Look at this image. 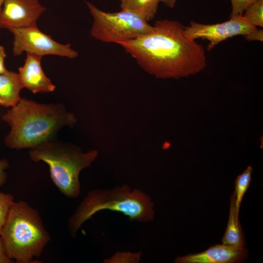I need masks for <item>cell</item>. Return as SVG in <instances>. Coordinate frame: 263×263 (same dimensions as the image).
<instances>
[{
  "label": "cell",
  "instance_id": "20",
  "mask_svg": "<svg viewBox=\"0 0 263 263\" xmlns=\"http://www.w3.org/2000/svg\"><path fill=\"white\" fill-rule=\"evenodd\" d=\"M244 38L248 41H263V30L257 28L251 32Z\"/></svg>",
  "mask_w": 263,
  "mask_h": 263
},
{
  "label": "cell",
  "instance_id": "16",
  "mask_svg": "<svg viewBox=\"0 0 263 263\" xmlns=\"http://www.w3.org/2000/svg\"><path fill=\"white\" fill-rule=\"evenodd\" d=\"M242 16L250 23L263 27V0H256L244 10Z\"/></svg>",
  "mask_w": 263,
  "mask_h": 263
},
{
  "label": "cell",
  "instance_id": "8",
  "mask_svg": "<svg viewBox=\"0 0 263 263\" xmlns=\"http://www.w3.org/2000/svg\"><path fill=\"white\" fill-rule=\"evenodd\" d=\"M240 15L229 18V20L219 23L206 24L193 21L185 27V34L193 39L201 38L208 41L207 50H211L218 44L238 35L245 36L257 29Z\"/></svg>",
  "mask_w": 263,
  "mask_h": 263
},
{
  "label": "cell",
  "instance_id": "15",
  "mask_svg": "<svg viewBox=\"0 0 263 263\" xmlns=\"http://www.w3.org/2000/svg\"><path fill=\"white\" fill-rule=\"evenodd\" d=\"M253 169L250 166L247 167L244 172L238 175L235 181V207L236 212L239 214L240 205L243 196L250 186Z\"/></svg>",
  "mask_w": 263,
  "mask_h": 263
},
{
  "label": "cell",
  "instance_id": "6",
  "mask_svg": "<svg viewBox=\"0 0 263 263\" xmlns=\"http://www.w3.org/2000/svg\"><path fill=\"white\" fill-rule=\"evenodd\" d=\"M86 3L93 18L90 34L96 40L118 44L153 30L148 22L129 12H107L90 2Z\"/></svg>",
  "mask_w": 263,
  "mask_h": 263
},
{
  "label": "cell",
  "instance_id": "4",
  "mask_svg": "<svg viewBox=\"0 0 263 263\" xmlns=\"http://www.w3.org/2000/svg\"><path fill=\"white\" fill-rule=\"evenodd\" d=\"M29 154L35 162L46 163L54 184L64 195L73 198L80 192V172L90 166L98 152H84L72 144L53 139L31 149Z\"/></svg>",
  "mask_w": 263,
  "mask_h": 263
},
{
  "label": "cell",
  "instance_id": "21",
  "mask_svg": "<svg viewBox=\"0 0 263 263\" xmlns=\"http://www.w3.org/2000/svg\"><path fill=\"white\" fill-rule=\"evenodd\" d=\"M13 261L8 256L2 239L0 237V263H11Z\"/></svg>",
  "mask_w": 263,
  "mask_h": 263
},
{
  "label": "cell",
  "instance_id": "24",
  "mask_svg": "<svg viewBox=\"0 0 263 263\" xmlns=\"http://www.w3.org/2000/svg\"><path fill=\"white\" fill-rule=\"evenodd\" d=\"M4 0H0V11L2 8Z\"/></svg>",
  "mask_w": 263,
  "mask_h": 263
},
{
  "label": "cell",
  "instance_id": "10",
  "mask_svg": "<svg viewBox=\"0 0 263 263\" xmlns=\"http://www.w3.org/2000/svg\"><path fill=\"white\" fill-rule=\"evenodd\" d=\"M247 251L244 246L225 244L210 247L199 253L177 257L175 262L178 263H233L244 260Z\"/></svg>",
  "mask_w": 263,
  "mask_h": 263
},
{
  "label": "cell",
  "instance_id": "18",
  "mask_svg": "<svg viewBox=\"0 0 263 263\" xmlns=\"http://www.w3.org/2000/svg\"><path fill=\"white\" fill-rule=\"evenodd\" d=\"M256 0H230L232 6L230 18L242 15L245 9Z\"/></svg>",
  "mask_w": 263,
  "mask_h": 263
},
{
  "label": "cell",
  "instance_id": "5",
  "mask_svg": "<svg viewBox=\"0 0 263 263\" xmlns=\"http://www.w3.org/2000/svg\"><path fill=\"white\" fill-rule=\"evenodd\" d=\"M153 203L146 194L131 190L127 185L113 190H94L89 192L69 221L72 234L98 211L108 209L120 212L132 220L146 222L154 216Z\"/></svg>",
  "mask_w": 263,
  "mask_h": 263
},
{
  "label": "cell",
  "instance_id": "19",
  "mask_svg": "<svg viewBox=\"0 0 263 263\" xmlns=\"http://www.w3.org/2000/svg\"><path fill=\"white\" fill-rule=\"evenodd\" d=\"M9 167V162L6 159H0V188L7 180V175L6 170Z\"/></svg>",
  "mask_w": 263,
  "mask_h": 263
},
{
  "label": "cell",
  "instance_id": "17",
  "mask_svg": "<svg viewBox=\"0 0 263 263\" xmlns=\"http://www.w3.org/2000/svg\"><path fill=\"white\" fill-rule=\"evenodd\" d=\"M14 202L12 194L0 192V237L10 208Z\"/></svg>",
  "mask_w": 263,
  "mask_h": 263
},
{
  "label": "cell",
  "instance_id": "3",
  "mask_svg": "<svg viewBox=\"0 0 263 263\" xmlns=\"http://www.w3.org/2000/svg\"><path fill=\"white\" fill-rule=\"evenodd\" d=\"M0 237L9 257L18 263H33L50 240L38 211L23 201L14 202Z\"/></svg>",
  "mask_w": 263,
  "mask_h": 263
},
{
  "label": "cell",
  "instance_id": "11",
  "mask_svg": "<svg viewBox=\"0 0 263 263\" xmlns=\"http://www.w3.org/2000/svg\"><path fill=\"white\" fill-rule=\"evenodd\" d=\"M24 65L18 75L23 88L33 94L54 92L56 86L44 73L41 64L42 56L27 53Z\"/></svg>",
  "mask_w": 263,
  "mask_h": 263
},
{
  "label": "cell",
  "instance_id": "14",
  "mask_svg": "<svg viewBox=\"0 0 263 263\" xmlns=\"http://www.w3.org/2000/svg\"><path fill=\"white\" fill-rule=\"evenodd\" d=\"M121 10L131 13L149 22L155 17L159 0H118Z\"/></svg>",
  "mask_w": 263,
  "mask_h": 263
},
{
  "label": "cell",
  "instance_id": "7",
  "mask_svg": "<svg viewBox=\"0 0 263 263\" xmlns=\"http://www.w3.org/2000/svg\"><path fill=\"white\" fill-rule=\"evenodd\" d=\"M13 36V53L20 56L23 52L43 56L55 55L70 59L77 57L78 52L70 44L60 43L41 32L37 25L9 30Z\"/></svg>",
  "mask_w": 263,
  "mask_h": 263
},
{
  "label": "cell",
  "instance_id": "2",
  "mask_svg": "<svg viewBox=\"0 0 263 263\" xmlns=\"http://www.w3.org/2000/svg\"><path fill=\"white\" fill-rule=\"evenodd\" d=\"M11 127L4 143L12 149H30L55 139L59 131L76 124L75 115L60 103H39L22 97L3 114Z\"/></svg>",
  "mask_w": 263,
  "mask_h": 263
},
{
  "label": "cell",
  "instance_id": "22",
  "mask_svg": "<svg viewBox=\"0 0 263 263\" xmlns=\"http://www.w3.org/2000/svg\"><path fill=\"white\" fill-rule=\"evenodd\" d=\"M6 57L4 48L0 45V74L6 72L8 70L4 65V59Z\"/></svg>",
  "mask_w": 263,
  "mask_h": 263
},
{
  "label": "cell",
  "instance_id": "1",
  "mask_svg": "<svg viewBox=\"0 0 263 263\" xmlns=\"http://www.w3.org/2000/svg\"><path fill=\"white\" fill-rule=\"evenodd\" d=\"M153 26L148 33L118 43L145 71L159 78L179 79L207 66L204 47L186 36L180 21L158 20Z\"/></svg>",
  "mask_w": 263,
  "mask_h": 263
},
{
  "label": "cell",
  "instance_id": "13",
  "mask_svg": "<svg viewBox=\"0 0 263 263\" xmlns=\"http://www.w3.org/2000/svg\"><path fill=\"white\" fill-rule=\"evenodd\" d=\"M235 207V196L233 193L230 197L229 219L225 234L222 239L223 244L244 246L245 238Z\"/></svg>",
  "mask_w": 263,
  "mask_h": 263
},
{
  "label": "cell",
  "instance_id": "23",
  "mask_svg": "<svg viewBox=\"0 0 263 263\" xmlns=\"http://www.w3.org/2000/svg\"><path fill=\"white\" fill-rule=\"evenodd\" d=\"M160 2H162L165 6L169 8H173L177 2V0H159Z\"/></svg>",
  "mask_w": 263,
  "mask_h": 263
},
{
  "label": "cell",
  "instance_id": "9",
  "mask_svg": "<svg viewBox=\"0 0 263 263\" xmlns=\"http://www.w3.org/2000/svg\"><path fill=\"white\" fill-rule=\"evenodd\" d=\"M45 10L38 0H5L0 11V28L10 30L37 25Z\"/></svg>",
  "mask_w": 263,
  "mask_h": 263
},
{
  "label": "cell",
  "instance_id": "12",
  "mask_svg": "<svg viewBox=\"0 0 263 263\" xmlns=\"http://www.w3.org/2000/svg\"><path fill=\"white\" fill-rule=\"evenodd\" d=\"M18 74L7 71L0 74V106H15L21 99L20 92L23 89Z\"/></svg>",
  "mask_w": 263,
  "mask_h": 263
}]
</instances>
